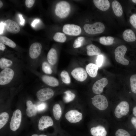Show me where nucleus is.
I'll use <instances>...</instances> for the list:
<instances>
[{
  "instance_id": "20e7f679",
  "label": "nucleus",
  "mask_w": 136,
  "mask_h": 136,
  "mask_svg": "<svg viewBox=\"0 0 136 136\" xmlns=\"http://www.w3.org/2000/svg\"><path fill=\"white\" fill-rule=\"evenodd\" d=\"M71 10L69 3L66 1H61L58 3L55 6L56 14L59 18H63L69 14Z\"/></svg>"
},
{
  "instance_id": "c03bdc74",
  "label": "nucleus",
  "mask_w": 136,
  "mask_h": 136,
  "mask_svg": "<svg viewBox=\"0 0 136 136\" xmlns=\"http://www.w3.org/2000/svg\"><path fill=\"white\" fill-rule=\"evenodd\" d=\"M5 26L4 23L2 22H0V34H2L3 32L4 29V28Z\"/></svg>"
},
{
  "instance_id": "9d476101",
  "label": "nucleus",
  "mask_w": 136,
  "mask_h": 136,
  "mask_svg": "<svg viewBox=\"0 0 136 136\" xmlns=\"http://www.w3.org/2000/svg\"><path fill=\"white\" fill-rule=\"evenodd\" d=\"M41 44L38 42L32 43L30 47L29 54L30 57L32 60H35L39 57L42 51Z\"/></svg>"
},
{
  "instance_id": "58836bf2",
  "label": "nucleus",
  "mask_w": 136,
  "mask_h": 136,
  "mask_svg": "<svg viewBox=\"0 0 136 136\" xmlns=\"http://www.w3.org/2000/svg\"><path fill=\"white\" fill-rule=\"evenodd\" d=\"M129 22L132 26L136 29V14H133L130 16Z\"/></svg>"
},
{
  "instance_id": "49530a36",
  "label": "nucleus",
  "mask_w": 136,
  "mask_h": 136,
  "mask_svg": "<svg viewBox=\"0 0 136 136\" xmlns=\"http://www.w3.org/2000/svg\"><path fill=\"white\" fill-rule=\"evenodd\" d=\"M6 48V47L4 44L0 43V50L4 51L5 50Z\"/></svg>"
},
{
  "instance_id": "6ab92c4d",
  "label": "nucleus",
  "mask_w": 136,
  "mask_h": 136,
  "mask_svg": "<svg viewBox=\"0 0 136 136\" xmlns=\"http://www.w3.org/2000/svg\"><path fill=\"white\" fill-rule=\"evenodd\" d=\"M16 62L13 60L4 57L0 59V68L1 70L4 69L13 67L16 64Z\"/></svg>"
},
{
  "instance_id": "37998d69",
  "label": "nucleus",
  "mask_w": 136,
  "mask_h": 136,
  "mask_svg": "<svg viewBox=\"0 0 136 136\" xmlns=\"http://www.w3.org/2000/svg\"><path fill=\"white\" fill-rule=\"evenodd\" d=\"M19 16L20 20V24L22 25H24L25 23V19L23 18L22 15L19 14Z\"/></svg>"
},
{
  "instance_id": "8fccbe9b",
  "label": "nucleus",
  "mask_w": 136,
  "mask_h": 136,
  "mask_svg": "<svg viewBox=\"0 0 136 136\" xmlns=\"http://www.w3.org/2000/svg\"><path fill=\"white\" fill-rule=\"evenodd\" d=\"M132 1L133 3L136 4V0H132Z\"/></svg>"
},
{
  "instance_id": "6e6552de",
  "label": "nucleus",
  "mask_w": 136,
  "mask_h": 136,
  "mask_svg": "<svg viewBox=\"0 0 136 136\" xmlns=\"http://www.w3.org/2000/svg\"><path fill=\"white\" fill-rule=\"evenodd\" d=\"M54 94V91L51 88H44L38 90L36 93V96L40 100L44 101L51 98Z\"/></svg>"
},
{
  "instance_id": "1a4fd4ad",
  "label": "nucleus",
  "mask_w": 136,
  "mask_h": 136,
  "mask_svg": "<svg viewBox=\"0 0 136 136\" xmlns=\"http://www.w3.org/2000/svg\"><path fill=\"white\" fill-rule=\"evenodd\" d=\"M62 31L65 33L72 36H78L81 32V29L80 26L74 24L64 25L63 27Z\"/></svg>"
},
{
  "instance_id": "f257e3e1",
  "label": "nucleus",
  "mask_w": 136,
  "mask_h": 136,
  "mask_svg": "<svg viewBox=\"0 0 136 136\" xmlns=\"http://www.w3.org/2000/svg\"><path fill=\"white\" fill-rule=\"evenodd\" d=\"M132 103L126 100H122L115 107L114 115L116 118L120 120L128 115L131 110Z\"/></svg>"
},
{
  "instance_id": "4be33fe9",
  "label": "nucleus",
  "mask_w": 136,
  "mask_h": 136,
  "mask_svg": "<svg viewBox=\"0 0 136 136\" xmlns=\"http://www.w3.org/2000/svg\"><path fill=\"white\" fill-rule=\"evenodd\" d=\"M98 67L96 64L90 63L86 66V71L88 75L91 77L94 78L97 75Z\"/></svg>"
},
{
  "instance_id": "b1692460",
  "label": "nucleus",
  "mask_w": 136,
  "mask_h": 136,
  "mask_svg": "<svg viewBox=\"0 0 136 136\" xmlns=\"http://www.w3.org/2000/svg\"><path fill=\"white\" fill-rule=\"evenodd\" d=\"M87 54L89 56L99 55L101 53L100 49L98 47L92 44L87 45L86 47Z\"/></svg>"
},
{
  "instance_id": "aec40b11",
  "label": "nucleus",
  "mask_w": 136,
  "mask_h": 136,
  "mask_svg": "<svg viewBox=\"0 0 136 136\" xmlns=\"http://www.w3.org/2000/svg\"><path fill=\"white\" fill-rule=\"evenodd\" d=\"M93 2L96 8L103 11L107 10L110 7V3L108 0H94Z\"/></svg>"
},
{
  "instance_id": "473e14b6",
  "label": "nucleus",
  "mask_w": 136,
  "mask_h": 136,
  "mask_svg": "<svg viewBox=\"0 0 136 136\" xmlns=\"http://www.w3.org/2000/svg\"><path fill=\"white\" fill-rule=\"evenodd\" d=\"M128 125L130 129L136 132V118L132 114L130 115L129 117Z\"/></svg>"
},
{
  "instance_id": "e433bc0d",
  "label": "nucleus",
  "mask_w": 136,
  "mask_h": 136,
  "mask_svg": "<svg viewBox=\"0 0 136 136\" xmlns=\"http://www.w3.org/2000/svg\"><path fill=\"white\" fill-rule=\"evenodd\" d=\"M115 136H131L130 133L123 128H119L116 131Z\"/></svg>"
},
{
  "instance_id": "ea45409f",
  "label": "nucleus",
  "mask_w": 136,
  "mask_h": 136,
  "mask_svg": "<svg viewBox=\"0 0 136 136\" xmlns=\"http://www.w3.org/2000/svg\"><path fill=\"white\" fill-rule=\"evenodd\" d=\"M47 105L44 103H41L38 105L37 107V111L39 112H41L45 110L46 108Z\"/></svg>"
},
{
  "instance_id": "c85d7f7f",
  "label": "nucleus",
  "mask_w": 136,
  "mask_h": 136,
  "mask_svg": "<svg viewBox=\"0 0 136 136\" xmlns=\"http://www.w3.org/2000/svg\"><path fill=\"white\" fill-rule=\"evenodd\" d=\"M114 38L111 36L102 37H100L99 42L100 44L106 45H112L114 42Z\"/></svg>"
},
{
  "instance_id": "09e8293b",
  "label": "nucleus",
  "mask_w": 136,
  "mask_h": 136,
  "mask_svg": "<svg viewBox=\"0 0 136 136\" xmlns=\"http://www.w3.org/2000/svg\"><path fill=\"white\" fill-rule=\"evenodd\" d=\"M3 4L2 2L0 1V8H1L3 6Z\"/></svg>"
},
{
  "instance_id": "5701e85b",
  "label": "nucleus",
  "mask_w": 136,
  "mask_h": 136,
  "mask_svg": "<svg viewBox=\"0 0 136 136\" xmlns=\"http://www.w3.org/2000/svg\"><path fill=\"white\" fill-rule=\"evenodd\" d=\"M124 39L127 42H132L136 39L135 35L134 32L129 29L125 30L122 34Z\"/></svg>"
},
{
  "instance_id": "39448f33",
  "label": "nucleus",
  "mask_w": 136,
  "mask_h": 136,
  "mask_svg": "<svg viewBox=\"0 0 136 136\" xmlns=\"http://www.w3.org/2000/svg\"><path fill=\"white\" fill-rule=\"evenodd\" d=\"M83 28L85 32L90 35L100 33L104 30L105 26L102 23L97 22L92 24H85Z\"/></svg>"
},
{
  "instance_id": "2f4dec72",
  "label": "nucleus",
  "mask_w": 136,
  "mask_h": 136,
  "mask_svg": "<svg viewBox=\"0 0 136 136\" xmlns=\"http://www.w3.org/2000/svg\"><path fill=\"white\" fill-rule=\"evenodd\" d=\"M64 93L65 95L63 97V100L66 103L73 100L76 96L70 90H67L64 92Z\"/></svg>"
},
{
  "instance_id": "2eb2a0df",
  "label": "nucleus",
  "mask_w": 136,
  "mask_h": 136,
  "mask_svg": "<svg viewBox=\"0 0 136 136\" xmlns=\"http://www.w3.org/2000/svg\"><path fill=\"white\" fill-rule=\"evenodd\" d=\"M4 24L7 30L10 33H17L20 31V28L18 24L13 20H6L5 21Z\"/></svg>"
},
{
  "instance_id": "bb28decb",
  "label": "nucleus",
  "mask_w": 136,
  "mask_h": 136,
  "mask_svg": "<svg viewBox=\"0 0 136 136\" xmlns=\"http://www.w3.org/2000/svg\"><path fill=\"white\" fill-rule=\"evenodd\" d=\"M0 42L13 48H15L16 46L15 43L14 42L5 36H0Z\"/></svg>"
},
{
  "instance_id": "9b49d317",
  "label": "nucleus",
  "mask_w": 136,
  "mask_h": 136,
  "mask_svg": "<svg viewBox=\"0 0 136 136\" xmlns=\"http://www.w3.org/2000/svg\"><path fill=\"white\" fill-rule=\"evenodd\" d=\"M108 84V80L105 78L97 80L92 86V90L93 92L96 94H100L103 92L104 88Z\"/></svg>"
},
{
  "instance_id": "c756f323",
  "label": "nucleus",
  "mask_w": 136,
  "mask_h": 136,
  "mask_svg": "<svg viewBox=\"0 0 136 136\" xmlns=\"http://www.w3.org/2000/svg\"><path fill=\"white\" fill-rule=\"evenodd\" d=\"M9 118L8 113L5 112L2 113L0 114V129L2 128L7 123Z\"/></svg>"
},
{
  "instance_id": "7c9ffc66",
  "label": "nucleus",
  "mask_w": 136,
  "mask_h": 136,
  "mask_svg": "<svg viewBox=\"0 0 136 136\" xmlns=\"http://www.w3.org/2000/svg\"><path fill=\"white\" fill-rule=\"evenodd\" d=\"M54 40L56 42L64 43L66 40V37L62 33L58 32L55 34L53 37Z\"/></svg>"
},
{
  "instance_id": "a18cd8bd",
  "label": "nucleus",
  "mask_w": 136,
  "mask_h": 136,
  "mask_svg": "<svg viewBox=\"0 0 136 136\" xmlns=\"http://www.w3.org/2000/svg\"><path fill=\"white\" fill-rule=\"evenodd\" d=\"M40 21V20L39 19H37L35 20L31 23V26L33 27H34L36 24L39 23Z\"/></svg>"
},
{
  "instance_id": "4c0bfd02",
  "label": "nucleus",
  "mask_w": 136,
  "mask_h": 136,
  "mask_svg": "<svg viewBox=\"0 0 136 136\" xmlns=\"http://www.w3.org/2000/svg\"><path fill=\"white\" fill-rule=\"evenodd\" d=\"M104 57L102 55H98L97 57L96 61V65L99 67H101L103 64V62Z\"/></svg>"
},
{
  "instance_id": "423d86ee",
  "label": "nucleus",
  "mask_w": 136,
  "mask_h": 136,
  "mask_svg": "<svg viewBox=\"0 0 136 136\" xmlns=\"http://www.w3.org/2000/svg\"><path fill=\"white\" fill-rule=\"evenodd\" d=\"M127 50V48L124 45L120 46L116 48L114 53L115 58L117 62L125 65L129 64V61L124 57Z\"/></svg>"
},
{
  "instance_id": "a19ab883",
  "label": "nucleus",
  "mask_w": 136,
  "mask_h": 136,
  "mask_svg": "<svg viewBox=\"0 0 136 136\" xmlns=\"http://www.w3.org/2000/svg\"><path fill=\"white\" fill-rule=\"evenodd\" d=\"M35 0H26L25 1V4L26 6L28 8L32 7L33 5Z\"/></svg>"
},
{
  "instance_id": "7ed1b4c3",
  "label": "nucleus",
  "mask_w": 136,
  "mask_h": 136,
  "mask_svg": "<svg viewBox=\"0 0 136 136\" xmlns=\"http://www.w3.org/2000/svg\"><path fill=\"white\" fill-rule=\"evenodd\" d=\"M91 101L92 105L100 111H106L109 107V104L107 99L103 95H95L92 98Z\"/></svg>"
},
{
  "instance_id": "a211bd4d",
  "label": "nucleus",
  "mask_w": 136,
  "mask_h": 136,
  "mask_svg": "<svg viewBox=\"0 0 136 136\" xmlns=\"http://www.w3.org/2000/svg\"><path fill=\"white\" fill-rule=\"evenodd\" d=\"M47 59L51 65H53L56 64L58 60V55L56 49L52 48L50 50L47 54Z\"/></svg>"
},
{
  "instance_id": "c9c22d12",
  "label": "nucleus",
  "mask_w": 136,
  "mask_h": 136,
  "mask_svg": "<svg viewBox=\"0 0 136 136\" xmlns=\"http://www.w3.org/2000/svg\"><path fill=\"white\" fill-rule=\"evenodd\" d=\"M85 40L84 38L82 37H80L77 38L74 41L73 45V47L77 48L82 46Z\"/></svg>"
},
{
  "instance_id": "ddd939ff",
  "label": "nucleus",
  "mask_w": 136,
  "mask_h": 136,
  "mask_svg": "<svg viewBox=\"0 0 136 136\" xmlns=\"http://www.w3.org/2000/svg\"><path fill=\"white\" fill-rule=\"evenodd\" d=\"M65 117L71 123L79 122L82 118V113L76 110H70L66 114Z\"/></svg>"
},
{
  "instance_id": "cd10ccee",
  "label": "nucleus",
  "mask_w": 136,
  "mask_h": 136,
  "mask_svg": "<svg viewBox=\"0 0 136 136\" xmlns=\"http://www.w3.org/2000/svg\"><path fill=\"white\" fill-rule=\"evenodd\" d=\"M53 113L55 119L57 120H59L62 114L61 109L59 104H56L53 106Z\"/></svg>"
},
{
  "instance_id": "4468645a",
  "label": "nucleus",
  "mask_w": 136,
  "mask_h": 136,
  "mask_svg": "<svg viewBox=\"0 0 136 136\" xmlns=\"http://www.w3.org/2000/svg\"><path fill=\"white\" fill-rule=\"evenodd\" d=\"M53 124V122L52 118L48 116L41 117L39 119L38 124L39 129L43 130L44 129L52 126Z\"/></svg>"
},
{
  "instance_id": "0eeeda50",
  "label": "nucleus",
  "mask_w": 136,
  "mask_h": 136,
  "mask_svg": "<svg viewBox=\"0 0 136 136\" xmlns=\"http://www.w3.org/2000/svg\"><path fill=\"white\" fill-rule=\"evenodd\" d=\"M22 113L19 109L13 113L10 121V127L11 130L15 131L19 127L21 120Z\"/></svg>"
},
{
  "instance_id": "f3484780",
  "label": "nucleus",
  "mask_w": 136,
  "mask_h": 136,
  "mask_svg": "<svg viewBox=\"0 0 136 136\" xmlns=\"http://www.w3.org/2000/svg\"><path fill=\"white\" fill-rule=\"evenodd\" d=\"M40 78L44 83L50 86L55 87L58 86L59 85L58 80L53 77L43 75H41Z\"/></svg>"
},
{
  "instance_id": "dca6fc26",
  "label": "nucleus",
  "mask_w": 136,
  "mask_h": 136,
  "mask_svg": "<svg viewBox=\"0 0 136 136\" xmlns=\"http://www.w3.org/2000/svg\"><path fill=\"white\" fill-rule=\"evenodd\" d=\"M103 125H99L92 127L90 130L91 134L93 136H106L107 131L105 126Z\"/></svg>"
},
{
  "instance_id": "f704fd0d",
  "label": "nucleus",
  "mask_w": 136,
  "mask_h": 136,
  "mask_svg": "<svg viewBox=\"0 0 136 136\" xmlns=\"http://www.w3.org/2000/svg\"><path fill=\"white\" fill-rule=\"evenodd\" d=\"M60 77L62 81L64 83L70 84L71 82L70 77L68 73L66 71H62L60 74Z\"/></svg>"
},
{
  "instance_id": "79ce46f5",
  "label": "nucleus",
  "mask_w": 136,
  "mask_h": 136,
  "mask_svg": "<svg viewBox=\"0 0 136 136\" xmlns=\"http://www.w3.org/2000/svg\"><path fill=\"white\" fill-rule=\"evenodd\" d=\"M131 111L132 114L136 118V102L132 103Z\"/></svg>"
},
{
  "instance_id": "f8f14e48",
  "label": "nucleus",
  "mask_w": 136,
  "mask_h": 136,
  "mask_svg": "<svg viewBox=\"0 0 136 136\" xmlns=\"http://www.w3.org/2000/svg\"><path fill=\"white\" fill-rule=\"evenodd\" d=\"M71 74L75 79L80 82L84 81L87 77L86 71L82 67H78L75 68L72 71Z\"/></svg>"
},
{
  "instance_id": "72a5a7b5",
  "label": "nucleus",
  "mask_w": 136,
  "mask_h": 136,
  "mask_svg": "<svg viewBox=\"0 0 136 136\" xmlns=\"http://www.w3.org/2000/svg\"><path fill=\"white\" fill-rule=\"evenodd\" d=\"M130 80L131 91L133 93L136 94V74L132 75Z\"/></svg>"
},
{
  "instance_id": "393cba45",
  "label": "nucleus",
  "mask_w": 136,
  "mask_h": 136,
  "mask_svg": "<svg viewBox=\"0 0 136 136\" xmlns=\"http://www.w3.org/2000/svg\"><path fill=\"white\" fill-rule=\"evenodd\" d=\"M112 7L114 12L116 16L120 17L123 14L122 7L120 3L117 1H113L112 3Z\"/></svg>"
},
{
  "instance_id": "a878e982",
  "label": "nucleus",
  "mask_w": 136,
  "mask_h": 136,
  "mask_svg": "<svg viewBox=\"0 0 136 136\" xmlns=\"http://www.w3.org/2000/svg\"><path fill=\"white\" fill-rule=\"evenodd\" d=\"M41 68L43 72L46 74H51L53 72L51 65L48 61H43L41 64Z\"/></svg>"
},
{
  "instance_id": "f03ea898",
  "label": "nucleus",
  "mask_w": 136,
  "mask_h": 136,
  "mask_svg": "<svg viewBox=\"0 0 136 136\" xmlns=\"http://www.w3.org/2000/svg\"><path fill=\"white\" fill-rule=\"evenodd\" d=\"M16 74V71L13 67L1 70L0 73V85L4 86L10 83L13 80Z\"/></svg>"
},
{
  "instance_id": "de8ad7c7",
  "label": "nucleus",
  "mask_w": 136,
  "mask_h": 136,
  "mask_svg": "<svg viewBox=\"0 0 136 136\" xmlns=\"http://www.w3.org/2000/svg\"><path fill=\"white\" fill-rule=\"evenodd\" d=\"M31 136H47L44 134H34L32 135Z\"/></svg>"
},
{
  "instance_id": "412c9836",
  "label": "nucleus",
  "mask_w": 136,
  "mask_h": 136,
  "mask_svg": "<svg viewBox=\"0 0 136 136\" xmlns=\"http://www.w3.org/2000/svg\"><path fill=\"white\" fill-rule=\"evenodd\" d=\"M26 104L27 107L26 113L27 116L29 117L35 116L37 111L36 105L30 100H27Z\"/></svg>"
}]
</instances>
